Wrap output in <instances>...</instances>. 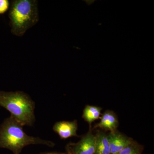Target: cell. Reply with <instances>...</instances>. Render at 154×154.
I'll return each instance as SVG.
<instances>
[{"label":"cell","instance_id":"1","mask_svg":"<svg viewBox=\"0 0 154 154\" xmlns=\"http://www.w3.org/2000/svg\"><path fill=\"white\" fill-rule=\"evenodd\" d=\"M44 144L53 147L54 144L39 137L30 136L24 131L23 126L10 116L0 126V148L8 149L14 154H19L26 146Z\"/></svg>","mask_w":154,"mask_h":154},{"label":"cell","instance_id":"2","mask_svg":"<svg viewBox=\"0 0 154 154\" xmlns=\"http://www.w3.org/2000/svg\"><path fill=\"white\" fill-rule=\"evenodd\" d=\"M0 106L9 111L11 116L23 126H32L35 122V102L24 92L1 91Z\"/></svg>","mask_w":154,"mask_h":154},{"label":"cell","instance_id":"3","mask_svg":"<svg viewBox=\"0 0 154 154\" xmlns=\"http://www.w3.org/2000/svg\"><path fill=\"white\" fill-rule=\"evenodd\" d=\"M9 17L11 32L22 36L38 20L37 2L35 0H15L12 2Z\"/></svg>","mask_w":154,"mask_h":154},{"label":"cell","instance_id":"4","mask_svg":"<svg viewBox=\"0 0 154 154\" xmlns=\"http://www.w3.org/2000/svg\"><path fill=\"white\" fill-rule=\"evenodd\" d=\"M96 136L89 132L76 143L69 145L73 154H95Z\"/></svg>","mask_w":154,"mask_h":154},{"label":"cell","instance_id":"5","mask_svg":"<svg viewBox=\"0 0 154 154\" xmlns=\"http://www.w3.org/2000/svg\"><path fill=\"white\" fill-rule=\"evenodd\" d=\"M111 154H119L133 141L131 139L119 132L113 131L108 135Z\"/></svg>","mask_w":154,"mask_h":154},{"label":"cell","instance_id":"6","mask_svg":"<svg viewBox=\"0 0 154 154\" xmlns=\"http://www.w3.org/2000/svg\"><path fill=\"white\" fill-rule=\"evenodd\" d=\"M53 130L62 139L78 136V123L76 120L58 122L54 125Z\"/></svg>","mask_w":154,"mask_h":154},{"label":"cell","instance_id":"7","mask_svg":"<svg viewBox=\"0 0 154 154\" xmlns=\"http://www.w3.org/2000/svg\"><path fill=\"white\" fill-rule=\"evenodd\" d=\"M118 125V120L115 114L111 111H107L102 115L101 120L96 126L113 132L116 131Z\"/></svg>","mask_w":154,"mask_h":154},{"label":"cell","instance_id":"8","mask_svg":"<svg viewBox=\"0 0 154 154\" xmlns=\"http://www.w3.org/2000/svg\"><path fill=\"white\" fill-rule=\"evenodd\" d=\"M96 136L95 154H111L108 136L104 133L100 132Z\"/></svg>","mask_w":154,"mask_h":154},{"label":"cell","instance_id":"9","mask_svg":"<svg viewBox=\"0 0 154 154\" xmlns=\"http://www.w3.org/2000/svg\"><path fill=\"white\" fill-rule=\"evenodd\" d=\"M102 108L96 106L87 105L83 111V119L89 124L100 117Z\"/></svg>","mask_w":154,"mask_h":154},{"label":"cell","instance_id":"10","mask_svg":"<svg viewBox=\"0 0 154 154\" xmlns=\"http://www.w3.org/2000/svg\"><path fill=\"white\" fill-rule=\"evenodd\" d=\"M141 149L140 146L135 144L134 143L127 146L119 154H141Z\"/></svg>","mask_w":154,"mask_h":154},{"label":"cell","instance_id":"11","mask_svg":"<svg viewBox=\"0 0 154 154\" xmlns=\"http://www.w3.org/2000/svg\"><path fill=\"white\" fill-rule=\"evenodd\" d=\"M10 3L8 0H0V14H4L8 10Z\"/></svg>","mask_w":154,"mask_h":154},{"label":"cell","instance_id":"12","mask_svg":"<svg viewBox=\"0 0 154 154\" xmlns=\"http://www.w3.org/2000/svg\"><path fill=\"white\" fill-rule=\"evenodd\" d=\"M66 149L67 151L66 154H73L68 146H67Z\"/></svg>","mask_w":154,"mask_h":154},{"label":"cell","instance_id":"13","mask_svg":"<svg viewBox=\"0 0 154 154\" xmlns=\"http://www.w3.org/2000/svg\"><path fill=\"white\" fill-rule=\"evenodd\" d=\"M42 154H65L63 153H59V152H48L45 153H43Z\"/></svg>","mask_w":154,"mask_h":154}]
</instances>
